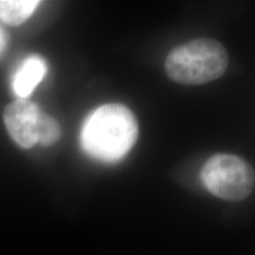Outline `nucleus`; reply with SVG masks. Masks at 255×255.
<instances>
[{
    "label": "nucleus",
    "instance_id": "nucleus-1",
    "mask_svg": "<svg viewBox=\"0 0 255 255\" xmlns=\"http://www.w3.org/2000/svg\"><path fill=\"white\" fill-rule=\"evenodd\" d=\"M138 136V123L131 110L122 104H104L92 111L81 132L83 149L105 162L123 158Z\"/></svg>",
    "mask_w": 255,
    "mask_h": 255
},
{
    "label": "nucleus",
    "instance_id": "nucleus-2",
    "mask_svg": "<svg viewBox=\"0 0 255 255\" xmlns=\"http://www.w3.org/2000/svg\"><path fill=\"white\" fill-rule=\"evenodd\" d=\"M228 62V53L221 43L199 38L170 51L165 59V72L178 84L202 85L221 77Z\"/></svg>",
    "mask_w": 255,
    "mask_h": 255
},
{
    "label": "nucleus",
    "instance_id": "nucleus-3",
    "mask_svg": "<svg viewBox=\"0 0 255 255\" xmlns=\"http://www.w3.org/2000/svg\"><path fill=\"white\" fill-rule=\"evenodd\" d=\"M203 184L213 195L226 201L245 200L253 193L254 169L240 156H212L201 171Z\"/></svg>",
    "mask_w": 255,
    "mask_h": 255
},
{
    "label": "nucleus",
    "instance_id": "nucleus-4",
    "mask_svg": "<svg viewBox=\"0 0 255 255\" xmlns=\"http://www.w3.org/2000/svg\"><path fill=\"white\" fill-rule=\"evenodd\" d=\"M41 114L39 107L28 100H17L4 110V123L12 139L23 148L37 144V126Z\"/></svg>",
    "mask_w": 255,
    "mask_h": 255
},
{
    "label": "nucleus",
    "instance_id": "nucleus-5",
    "mask_svg": "<svg viewBox=\"0 0 255 255\" xmlns=\"http://www.w3.org/2000/svg\"><path fill=\"white\" fill-rule=\"evenodd\" d=\"M47 71L46 62L40 56H30L21 62L12 78V89L19 100H26Z\"/></svg>",
    "mask_w": 255,
    "mask_h": 255
},
{
    "label": "nucleus",
    "instance_id": "nucleus-6",
    "mask_svg": "<svg viewBox=\"0 0 255 255\" xmlns=\"http://www.w3.org/2000/svg\"><path fill=\"white\" fill-rule=\"evenodd\" d=\"M38 5V0H0V20L18 26L31 17Z\"/></svg>",
    "mask_w": 255,
    "mask_h": 255
},
{
    "label": "nucleus",
    "instance_id": "nucleus-7",
    "mask_svg": "<svg viewBox=\"0 0 255 255\" xmlns=\"http://www.w3.org/2000/svg\"><path fill=\"white\" fill-rule=\"evenodd\" d=\"M62 130L57 121L41 111L37 126V143L44 146L53 145L58 142Z\"/></svg>",
    "mask_w": 255,
    "mask_h": 255
},
{
    "label": "nucleus",
    "instance_id": "nucleus-8",
    "mask_svg": "<svg viewBox=\"0 0 255 255\" xmlns=\"http://www.w3.org/2000/svg\"><path fill=\"white\" fill-rule=\"evenodd\" d=\"M6 46V34L4 28L0 26V53L2 52Z\"/></svg>",
    "mask_w": 255,
    "mask_h": 255
}]
</instances>
